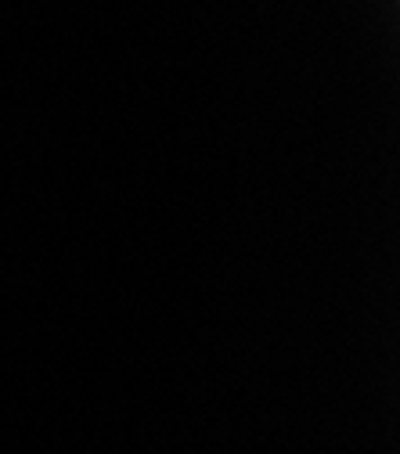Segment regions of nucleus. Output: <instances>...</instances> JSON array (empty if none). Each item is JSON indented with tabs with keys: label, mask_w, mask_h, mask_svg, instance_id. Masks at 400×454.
I'll return each instance as SVG.
<instances>
[]
</instances>
